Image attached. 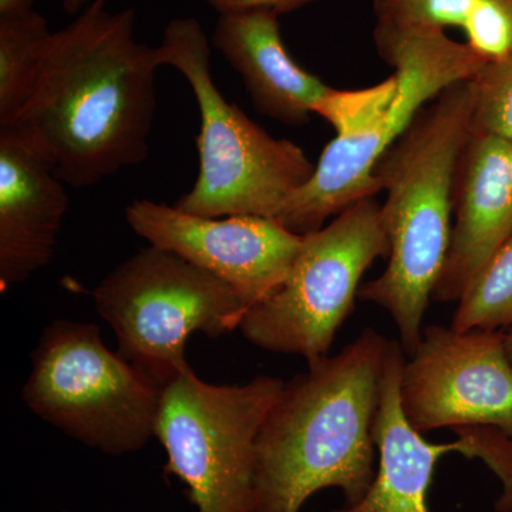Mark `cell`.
Returning <instances> with one entry per match:
<instances>
[{"mask_svg":"<svg viewBox=\"0 0 512 512\" xmlns=\"http://www.w3.org/2000/svg\"><path fill=\"white\" fill-rule=\"evenodd\" d=\"M158 69L157 47L137 40L134 9L111 13L92 0L50 36L16 123L43 144L64 184L93 187L147 160Z\"/></svg>","mask_w":512,"mask_h":512,"instance_id":"obj_1","label":"cell"},{"mask_svg":"<svg viewBox=\"0 0 512 512\" xmlns=\"http://www.w3.org/2000/svg\"><path fill=\"white\" fill-rule=\"evenodd\" d=\"M392 340L366 329L286 383L256 440L254 512H301L326 488L359 503L377 468L375 420Z\"/></svg>","mask_w":512,"mask_h":512,"instance_id":"obj_2","label":"cell"},{"mask_svg":"<svg viewBox=\"0 0 512 512\" xmlns=\"http://www.w3.org/2000/svg\"><path fill=\"white\" fill-rule=\"evenodd\" d=\"M473 79L448 87L384 151L375 175L386 201L382 220L390 255L382 275L359 298L383 308L400 333L406 357L423 335L450 245L458 161L474 133Z\"/></svg>","mask_w":512,"mask_h":512,"instance_id":"obj_3","label":"cell"},{"mask_svg":"<svg viewBox=\"0 0 512 512\" xmlns=\"http://www.w3.org/2000/svg\"><path fill=\"white\" fill-rule=\"evenodd\" d=\"M157 60L160 67L183 74L200 111V171L194 187L174 207L195 217H278L315 171L305 151L272 137L222 96L212 77L210 39L200 20H171L157 46Z\"/></svg>","mask_w":512,"mask_h":512,"instance_id":"obj_4","label":"cell"},{"mask_svg":"<svg viewBox=\"0 0 512 512\" xmlns=\"http://www.w3.org/2000/svg\"><path fill=\"white\" fill-rule=\"evenodd\" d=\"M93 301L116 335L117 353L161 392L191 369V335L220 338L239 329L248 312L227 282L153 245L107 274Z\"/></svg>","mask_w":512,"mask_h":512,"instance_id":"obj_5","label":"cell"},{"mask_svg":"<svg viewBox=\"0 0 512 512\" xmlns=\"http://www.w3.org/2000/svg\"><path fill=\"white\" fill-rule=\"evenodd\" d=\"M22 396L37 417L109 456L156 436L161 390L107 349L93 323L59 319L43 330Z\"/></svg>","mask_w":512,"mask_h":512,"instance_id":"obj_6","label":"cell"},{"mask_svg":"<svg viewBox=\"0 0 512 512\" xmlns=\"http://www.w3.org/2000/svg\"><path fill=\"white\" fill-rule=\"evenodd\" d=\"M284 386L268 375L212 384L190 369L161 392L164 474L184 483L198 512H254L256 440Z\"/></svg>","mask_w":512,"mask_h":512,"instance_id":"obj_7","label":"cell"},{"mask_svg":"<svg viewBox=\"0 0 512 512\" xmlns=\"http://www.w3.org/2000/svg\"><path fill=\"white\" fill-rule=\"evenodd\" d=\"M389 255L382 204L376 197L356 202L325 227L303 235L284 284L249 309L238 330L256 348L301 356L312 365L329 356L367 269Z\"/></svg>","mask_w":512,"mask_h":512,"instance_id":"obj_8","label":"cell"},{"mask_svg":"<svg viewBox=\"0 0 512 512\" xmlns=\"http://www.w3.org/2000/svg\"><path fill=\"white\" fill-rule=\"evenodd\" d=\"M505 330L431 325L406 357L400 403L419 433L493 427L512 439V365Z\"/></svg>","mask_w":512,"mask_h":512,"instance_id":"obj_9","label":"cell"},{"mask_svg":"<svg viewBox=\"0 0 512 512\" xmlns=\"http://www.w3.org/2000/svg\"><path fill=\"white\" fill-rule=\"evenodd\" d=\"M126 220L148 245L175 252L227 282L248 311L281 288L303 244L302 235L276 218L195 217L144 198L127 205Z\"/></svg>","mask_w":512,"mask_h":512,"instance_id":"obj_10","label":"cell"},{"mask_svg":"<svg viewBox=\"0 0 512 512\" xmlns=\"http://www.w3.org/2000/svg\"><path fill=\"white\" fill-rule=\"evenodd\" d=\"M396 77L362 90L326 92L313 109L335 128L311 180L299 188L276 217L293 234L308 235L356 202L376 197L382 187L376 165L393 143L390 110Z\"/></svg>","mask_w":512,"mask_h":512,"instance_id":"obj_11","label":"cell"},{"mask_svg":"<svg viewBox=\"0 0 512 512\" xmlns=\"http://www.w3.org/2000/svg\"><path fill=\"white\" fill-rule=\"evenodd\" d=\"M55 163L35 134L0 127V289L9 291L52 262L69 207Z\"/></svg>","mask_w":512,"mask_h":512,"instance_id":"obj_12","label":"cell"},{"mask_svg":"<svg viewBox=\"0 0 512 512\" xmlns=\"http://www.w3.org/2000/svg\"><path fill=\"white\" fill-rule=\"evenodd\" d=\"M453 214L437 302L460 301L512 237L511 141L474 131L458 161Z\"/></svg>","mask_w":512,"mask_h":512,"instance_id":"obj_13","label":"cell"},{"mask_svg":"<svg viewBox=\"0 0 512 512\" xmlns=\"http://www.w3.org/2000/svg\"><path fill=\"white\" fill-rule=\"evenodd\" d=\"M212 45L242 77L255 110L286 126H306L330 89L289 55L274 10L220 15Z\"/></svg>","mask_w":512,"mask_h":512,"instance_id":"obj_14","label":"cell"},{"mask_svg":"<svg viewBox=\"0 0 512 512\" xmlns=\"http://www.w3.org/2000/svg\"><path fill=\"white\" fill-rule=\"evenodd\" d=\"M404 360L402 345L392 340L373 429L377 447L373 483L359 503L330 512H431L429 493L437 463L450 453L470 458V443L463 434L451 443H430L410 426L400 403Z\"/></svg>","mask_w":512,"mask_h":512,"instance_id":"obj_15","label":"cell"},{"mask_svg":"<svg viewBox=\"0 0 512 512\" xmlns=\"http://www.w3.org/2000/svg\"><path fill=\"white\" fill-rule=\"evenodd\" d=\"M373 39L396 77V97L390 110L394 141L427 103L448 87L474 79L488 63L468 43L456 42L446 32L375 28Z\"/></svg>","mask_w":512,"mask_h":512,"instance_id":"obj_16","label":"cell"},{"mask_svg":"<svg viewBox=\"0 0 512 512\" xmlns=\"http://www.w3.org/2000/svg\"><path fill=\"white\" fill-rule=\"evenodd\" d=\"M376 28L402 32L460 29L488 62L512 56V0H373Z\"/></svg>","mask_w":512,"mask_h":512,"instance_id":"obj_17","label":"cell"},{"mask_svg":"<svg viewBox=\"0 0 512 512\" xmlns=\"http://www.w3.org/2000/svg\"><path fill=\"white\" fill-rule=\"evenodd\" d=\"M52 33L36 10L0 16V127L25 109Z\"/></svg>","mask_w":512,"mask_h":512,"instance_id":"obj_18","label":"cell"},{"mask_svg":"<svg viewBox=\"0 0 512 512\" xmlns=\"http://www.w3.org/2000/svg\"><path fill=\"white\" fill-rule=\"evenodd\" d=\"M512 326V237L498 249L458 301L451 328L505 330Z\"/></svg>","mask_w":512,"mask_h":512,"instance_id":"obj_19","label":"cell"},{"mask_svg":"<svg viewBox=\"0 0 512 512\" xmlns=\"http://www.w3.org/2000/svg\"><path fill=\"white\" fill-rule=\"evenodd\" d=\"M473 86L474 131L512 143V56L485 64Z\"/></svg>","mask_w":512,"mask_h":512,"instance_id":"obj_20","label":"cell"},{"mask_svg":"<svg viewBox=\"0 0 512 512\" xmlns=\"http://www.w3.org/2000/svg\"><path fill=\"white\" fill-rule=\"evenodd\" d=\"M208 6L217 10L220 15H231V13L248 12V10H274L279 13L295 12L319 2V0H204Z\"/></svg>","mask_w":512,"mask_h":512,"instance_id":"obj_21","label":"cell"},{"mask_svg":"<svg viewBox=\"0 0 512 512\" xmlns=\"http://www.w3.org/2000/svg\"><path fill=\"white\" fill-rule=\"evenodd\" d=\"M39 0H0V16L29 12Z\"/></svg>","mask_w":512,"mask_h":512,"instance_id":"obj_22","label":"cell"},{"mask_svg":"<svg viewBox=\"0 0 512 512\" xmlns=\"http://www.w3.org/2000/svg\"><path fill=\"white\" fill-rule=\"evenodd\" d=\"M90 3H92V0H62L63 9L66 10V13H69V15L82 13Z\"/></svg>","mask_w":512,"mask_h":512,"instance_id":"obj_23","label":"cell"},{"mask_svg":"<svg viewBox=\"0 0 512 512\" xmlns=\"http://www.w3.org/2000/svg\"><path fill=\"white\" fill-rule=\"evenodd\" d=\"M505 352H507L508 359H510L512 365V326L508 332H505Z\"/></svg>","mask_w":512,"mask_h":512,"instance_id":"obj_24","label":"cell"},{"mask_svg":"<svg viewBox=\"0 0 512 512\" xmlns=\"http://www.w3.org/2000/svg\"><path fill=\"white\" fill-rule=\"evenodd\" d=\"M103 2H107V0H103Z\"/></svg>","mask_w":512,"mask_h":512,"instance_id":"obj_25","label":"cell"},{"mask_svg":"<svg viewBox=\"0 0 512 512\" xmlns=\"http://www.w3.org/2000/svg\"><path fill=\"white\" fill-rule=\"evenodd\" d=\"M63 512H69V511H63Z\"/></svg>","mask_w":512,"mask_h":512,"instance_id":"obj_26","label":"cell"}]
</instances>
